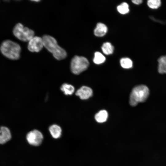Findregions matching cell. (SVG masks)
Returning <instances> with one entry per match:
<instances>
[{
    "mask_svg": "<svg viewBox=\"0 0 166 166\" xmlns=\"http://www.w3.org/2000/svg\"><path fill=\"white\" fill-rule=\"evenodd\" d=\"M121 66L124 69H129L132 66L133 63L131 59L128 58H121L120 61Z\"/></svg>",
    "mask_w": 166,
    "mask_h": 166,
    "instance_id": "16",
    "label": "cell"
},
{
    "mask_svg": "<svg viewBox=\"0 0 166 166\" xmlns=\"http://www.w3.org/2000/svg\"><path fill=\"white\" fill-rule=\"evenodd\" d=\"M149 94L148 88L141 85L135 87L130 93L129 103L132 106H136L140 102H143L147 99Z\"/></svg>",
    "mask_w": 166,
    "mask_h": 166,
    "instance_id": "3",
    "label": "cell"
},
{
    "mask_svg": "<svg viewBox=\"0 0 166 166\" xmlns=\"http://www.w3.org/2000/svg\"><path fill=\"white\" fill-rule=\"evenodd\" d=\"M105 60V57L101 53L98 52L95 53L93 59V61L95 64H101L104 62Z\"/></svg>",
    "mask_w": 166,
    "mask_h": 166,
    "instance_id": "17",
    "label": "cell"
},
{
    "mask_svg": "<svg viewBox=\"0 0 166 166\" xmlns=\"http://www.w3.org/2000/svg\"><path fill=\"white\" fill-rule=\"evenodd\" d=\"M107 31L106 26L103 23H99L94 30V34L97 36L102 37L105 35Z\"/></svg>",
    "mask_w": 166,
    "mask_h": 166,
    "instance_id": "10",
    "label": "cell"
},
{
    "mask_svg": "<svg viewBox=\"0 0 166 166\" xmlns=\"http://www.w3.org/2000/svg\"><path fill=\"white\" fill-rule=\"evenodd\" d=\"M101 49L104 53L106 55H109L113 53L114 47L110 42H106L103 43Z\"/></svg>",
    "mask_w": 166,
    "mask_h": 166,
    "instance_id": "15",
    "label": "cell"
},
{
    "mask_svg": "<svg viewBox=\"0 0 166 166\" xmlns=\"http://www.w3.org/2000/svg\"><path fill=\"white\" fill-rule=\"evenodd\" d=\"M142 0H132V3L135 4L139 5L141 4L142 2Z\"/></svg>",
    "mask_w": 166,
    "mask_h": 166,
    "instance_id": "20",
    "label": "cell"
},
{
    "mask_svg": "<svg viewBox=\"0 0 166 166\" xmlns=\"http://www.w3.org/2000/svg\"><path fill=\"white\" fill-rule=\"evenodd\" d=\"M28 143L31 145L38 146L42 143L43 136L42 133L37 130H34L29 132L26 136Z\"/></svg>",
    "mask_w": 166,
    "mask_h": 166,
    "instance_id": "6",
    "label": "cell"
},
{
    "mask_svg": "<svg viewBox=\"0 0 166 166\" xmlns=\"http://www.w3.org/2000/svg\"><path fill=\"white\" fill-rule=\"evenodd\" d=\"M93 94L92 89L86 86H83L78 89L76 93V95L82 100H85L90 97Z\"/></svg>",
    "mask_w": 166,
    "mask_h": 166,
    "instance_id": "8",
    "label": "cell"
},
{
    "mask_svg": "<svg viewBox=\"0 0 166 166\" xmlns=\"http://www.w3.org/2000/svg\"><path fill=\"white\" fill-rule=\"evenodd\" d=\"M11 134L9 129L5 126H2L0 128V143L3 144L11 138Z\"/></svg>",
    "mask_w": 166,
    "mask_h": 166,
    "instance_id": "9",
    "label": "cell"
},
{
    "mask_svg": "<svg viewBox=\"0 0 166 166\" xmlns=\"http://www.w3.org/2000/svg\"><path fill=\"white\" fill-rule=\"evenodd\" d=\"M2 54L11 60L18 59L20 57L21 47L17 43L9 40L3 41L0 47Z\"/></svg>",
    "mask_w": 166,
    "mask_h": 166,
    "instance_id": "2",
    "label": "cell"
},
{
    "mask_svg": "<svg viewBox=\"0 0 166 166\" xmlns=\"http://www.w3.org/2000/svg\"><path fill=\"white\" fill-rule=\"evenodd\" d=\"M60 89L66 95H71L74 91V88L73 86L66 83L62 84Z\"/></svg>",
    "mask_w": 166,
    "mask_h": 166,
    "instance_id": "14",
    "label": "cell"
},
{
    "mask_svg": "<svg viewBox=\"0 0 166 166\" xmlns=\"http://www.w3.org/2000/svg\"><path fill=\"white\" fill-rule=\"evenodd\" d=\"M14 35L18 39L24 42L29 41L34 36V32L26 27H24L20 23H18L14 26Z\"/></svg>",
    "mask_w": 166,
    "mask_h": 166,
    "instance_id": "4",
    "label": "cell"
},
{
    "mask_svg": "<svg viewBox=\"0 0 166 166\" xmlns=\"http://www.w3.org/2000/svg\"><path fill=\"white\" fill-rule=\"evenodd\" d=\"M148 6L152 9H156L161 5V2L160 0H149L147 1Z\"/></svg>",
    "mask_w": 166,
    "mask_h": 166,
    "instance_id": "19",
    "label": "cell"
},
{
    "mask_svg": "<svg viewBox=\"0 0 166 166\" xmlns=\"http://www.w3.org/2000/svg\"><path fill=\"white\" fill-rule=\"evenodd\" d=\"M158 62V72L160 74L166 73V55L160 56Z\"/></svg>",
    "mask_w": 166,
    "mask_h": 166,
    "instance_id": "12",
    "label": "cell"
},
{
    "mask_svg": "<svg viewBox=\"0 0 166 166\" xmlns=\"http://www.w3.org/2000/svg\"><path fill=\"white\" fill-rule=\"evenodd\" d=\"M42 38L38 36H34L29 42L27 48L31 52H38L43 46Z\"/></svg>",
    "mask_w": 166,
    "mask_h": 166,
    "instance_id": "7",
    "label": "cell"
},
{
    "mask_svg": "<svg viewBox=\"0 0 166 166\" xmlns=\"http://www.w3.org/2000/svg\"><path fill=\"white\" fill-rule=\"evenodd\" d=\"M118 11L122 14H125L129 11L128 4L126 2H124L117 6Z\"/></svg>",
    "mask_w": 166,
    "mask_h": 166,
    "instance_id": "18",
    "label": "cell"
},
{
    "mask_svg": "<svg viewBox=\"0 0 166 166\" xmlns=\"http://www.w3.org/2000/svg\"><path fill=\"white\" fill-rule=\"evenodd\" d=\"M49 131L52 136L55 139L59 138L61 135V128L57 125L54 124L51 125L49 128Z\"/></svg>",
    "mask_w": 166,
    "mask_h": 166,
    "instance_id": "11",
    "label": "cell"
},
{
    "mask_svg": "<svg viewBox=\"0 0 166 166\" xmlns=\"http://www.w3.org/2000/svg\"><path fill=\"white\" fill-rule=\"evenodd\" d=\"M43 46L57 60L65 58L67 56L66 51L59 46L56 40L53 37L48 35H44L42 38Z\"/></svg>",
    "mask_w": 166,
    "mask_h": 166,
    "instance_id": "1",
    "label": "cell"
},
{
    "mask_svg": "<svg viewBox=\"0 0 166 166\" xmlns=\"http://www.w3.org/2000/svg\"><path fill=\"white\" fill-rule=\"evenodd\" d=\"M89 64V62L85 57L75 56L71 61V71L74 74H79L85 70L88 67Z\"/></svg>",
    "mask_w": 166,
    "mask_h": 166,
    "instance_id": "5",
    "label": "cell"
},
{
    "mask_svg": "<svg viewBox=\"0 0 166 166\" xmlns=\"http://www.w3.org/2000/svg\"><path fill=\"white\" fill-rule=\"evenodd\" d=\"M108 117V113L105 110H101L95 115V118L97 122L102 123L107 120Z\"/></svg>",
    "mask_w": 166,
    "mask_h": 166,
    "instance_id": "13",
    "label": "cell"
}]
</instances>
